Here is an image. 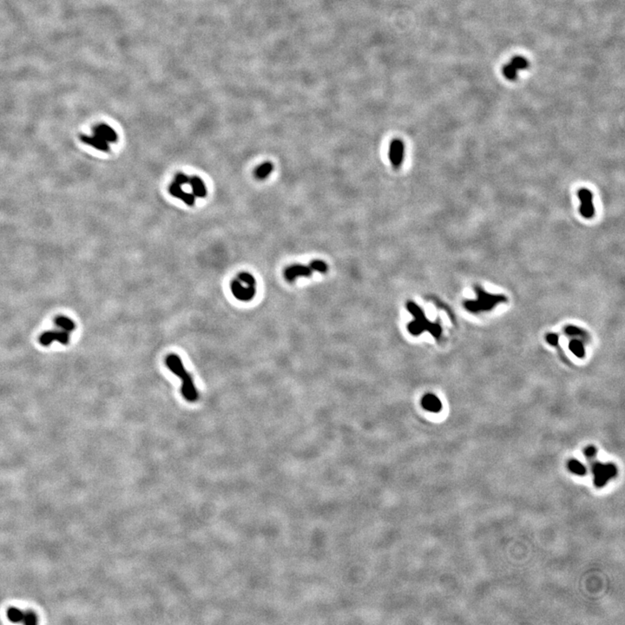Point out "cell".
<instances>
[{"instance_id":"6da1fadb","label":"cell","mask_w":625,"mask_h":625,"mask_svg":"<svg viewBox=\"0 0 625 625\" xmlns=\"http://www.w3.org/2000/svg\"><path fill=\"white\" fill-rule=\"evenodd\" d=\"M165 364L168 370L172 371L178 378L182 380V394L188 402H196L199 398V392L194 384V380L190 374L185 368L181 358L176 354H170L165 359Z\"/></svg>"},{"instance_id":"7a4b0ae2","label":"cell","mask_w":625,"mask_h":625,"mask_svg":"<svg viewBox=\"0 0 625 625\" xmlns=\"http://www.w3.org/2000/svg\"><path fill=\"white\" fill-rule=\"evenodd\" d=\"M406 308L409 312L414 317V320L409 323L408 329L412 336H420L422 332L428 331L432 336L438 339L442 334V328L437 323L430 322L424 316L422 308L412 302H408Z\"/></svg>"},{"instance_id":"3957f363","label":"cell","mask_w":625,"mask_h":625,"mask_svg":"<svg viewBox=\"0 0 625 625\" xmlns=\"http://www.w3.org/2000/svg\"><path fill=\"white\" fill-rule=\"evenodd\" d=\"M231 293L239 302H248L256 294V280L253 274L248 272L239 274L230 285Z\"/></svg>"},{"instance_id":"277c9868","label":"cell","mask_w":625,"mask_h":625,"mask_svg":"<svg viewBox=\"0 0 625 625\" xmlns=\"http://www.w3.org/2000/svg\"><path fill=\"white\" fill-rule=\"evenodd\" d=\"M475 292L477 294V298H476L477 300H466L464 303L466 310L474 314L490 311V310H494L498 304L506 302V296L501 294H492L487 293L480 286H475Z\"/></svg>"},{"instance_id":"5b68a950","label":"cell","mask_w":625,"mask_h":625,"mask_svg":"<svg viewBox=\"0 0 625 625\" xmlns=\"http://www.w3.org/2000/svg\"><path fill=\"white\" fill-rule=\"evenodd\" d=\"M592 472L594 474V484L598 488L604 486L610 480L616 477L618 474V469L616 466L612 463L602 464L596 462L593 464Z\"/></svg>"},{"instance_id":"8992f818","label":"cell","mask_w":625,"mask_h":625,"mask_svg":"<svg viewBox=\"0 0 625 625\" xmlns=\"http://www.w3.org/2000/svg\"><path fill=\"white\" fill-rule=\"evenodd\" d=\"M578 196L579 200L581 202V205L579 208L580 214L586 219L592 218L595 214V208H594L592 202V192L588 188H582L579 190Z\"/></svg>"},{"instance_id":"52a82bcc","label":"cell","mask_w":625,"mask_h":625,"mask_svg":"<svg viewBox=\"0 0 625 625\" xmlns=\"http://www.w3.org/2000/svg\"><path fill=\"white\" fill-rule=\"evenodd\" d=\"M389 160L392 167L398 168L405 158V144L400 139L395 138L390 142L388 152Z\"/></svg>"},{"instance_id":"ba28073f","label":"cell","mask_w":625,"mask_h":625,"mask_svg":"<svg viewBox=\"0 0 625 625\" xmlns=\"http://www.w3.org/2000/svg\"><path fill=\"white\" fill-rule=\"evenodd\" d=\"M70 340V332L62 331L61 329L47 331V332H43L40 337V344L44 346L52 345L55 342H60L62 345H67L69 344Z\"/></svg>"},{"instance_id":"9c48e42d","label":"cell","mask_w":625,"mask_h":625,"mask_svg":"<svg viewBox=\"0 0 625 625\" xmlns=\"http://www.w3.org/2000/svg\"><path fill=\"white\" fill-rule=\"evenodd\" d=\"M312 274V270L310 266L302 264H294L284 270V277L288 282H294L298 277H310Z\"/></svg>"},{"instance_id":"30bf717a","label":"cell","mask_w":625,"mask_h":625,"mask_svg":"<svg viewBox=\"0 0 625 625\" xmlns=\"http://www.w3.org/2000/svg\"><path fill=\"white\" fill-rule=\"evenodd\" d=\"M93 135L98 136L107 142H116L118 140V136L115 130L106 124H99L93 128Z\"/></svg>"},{"instance_id":"8fae6325","label":"cell","mask_w":625,"mask_h":625,"mask_svg":"<svg viewBox=\"0 0 625 625\" xmlns=\"http://www.w3.org/2000/svg\"><path fill=\"white\" fill-rule=\"evenodd\" d=\"M168 191L172 194V196L178 198L179 200H182L185 204H187L188 206H194L196 204V196L192 193H188L184 190L182 188L181 185L178 184L176 182L173 181L172 184L168 187Z\"/></svg>"},{"instance_id":"7c38bea8","label":"cell","mask_w":625,"mask_h":625,"mask_svg":"<svg viewBox=\"0 0 625 625\" xmlns=\"http://www.w3.org/2000/svg\"><path fill=\"white\" fill-rule=\"evenodd\" d=\"M80 140L86 144L102 152H110L109 142L102 140L96 136L80 135Z\"/></svg>"},{"instance_id":"4fadbf2b","label":"cell","mask_w":625,"mask_h":625,"mask_svg":"<svg viewBox=\"0 0 625 625\" xmlns=\"http://www.w3.org/2000/svg\"><path fill=\"white\" fill-rule=\"evenodd\" d=\"M188 184L190 185L192 194H194L196 198H206L208 193L207 187H206V184H205V182H204V180L202 178H199L198 176H190Z\"/></svg>"},{"instance_id":"5bb4252c","label":"cell","mask_w":625,"mask_h":625,"mask_svg":"<svg viewBox=\"0 0 625 625\" xmlns=\"http://www.w3.org/2000/svg\"><path fill=\"white\" fill-rule=\"evenodd\" d=\"M422 405L426 411L432 412H438L440 411L442 408L440 400L432 394H428L424 395L422 400Z\"/></svg>"},{"instance_id":"9a60e30c","label":"cell","mask_w":625,"mask_h":625,"mask_svg":"<svg viewBox=\"0 0 625 625\" xmlns=\"http://www.w3.org/2000/svg\"><path fill=\"white\" fill-rule=\"evenodd\" d=\"M274 170V164L270 162H265L264 164L259 165L256 170H254V176L258 180H264L270 176Z\"/></svg>"},{"instance_id":"2e32d148","label":"cell","mask_w":625,"mask_h":625,"mask_svg":"<svg viewBox=\"0 0 625 625\" xmlns=\"http://www.w3.org/2000/svg\"><path fill=\"white\" fill-rule=\"evenodd\" d=\"M55 325L62 331L70 332L76 328L75 323L72 320L66 316H58L55 319Z\"/></svg>"},{"instance_id":"e0dca14e","label":"cell","mask_w":625,"mask_h":625,"mask_svg":"<svg viewBox=\"0 0 625 625\" xmlns=\"http://www.w3.org/2000/svg\"><path fill=\"white\" fill-rule=\"evenodd\" d=\"M569 348L578 358H582L586 354L584 344L579 340L574 339L570 340L569 343Z\"/></svg>"},{"instance_id":"ac0fdd59","label":"cell","mask_w":625,"mask_h":625,"mask_svg":"<svg viewBox=\"0 0 625 625\" xmlns=\"http://www.w3.org/2000/svg\"><path fill=\"white\" fill-rule=\"evenodd\" d=\"M568 468L572 474L578 475V476H584L587 474V469L586 466L576 460H570L568 462Z\"/></svg>"},{"instance_id":"d6986e66","label":"cell","mask_w":625,"mask_h":625,"mask_svg":"<svg viewBox=\"0 0 625 625\" xmlns=\"http://www.w3.org/2000/svg\"><path fill=\"white\" fill-rule=\"evenodd\" d=\"M24 616V612L18 608H10L7 610V618L10 620V622L18 624V622H23Z\"/></svg>"},{"instance_id":"ffe728a7","label":"cell","mask_w":625,"mask_h":625,"mask_svg":"<svg viewBox=\"0 0 625 625\" xmlns=\"http://www.w3.org/2000/svg\"><path fill=\"white\" fill-rule=\"evenodd\" d=\"M310 266L311 268V270H312V272L316 271V272H319V273L325 274L328 270V264L325 262L320 260H312V262H310Z\"/></svg>"},{"instance_id":"44dd1931","label":"cell","mask_w":625,"mask_h":625,"mask_svg":"<svg viewBox=\"0 0 625 625\" xmlns=\"http://www.w3.org/2000/svg\"><path fill=\"white\" fill-rule=\"evenodd\" d=\"M503 73L504 76L509 80H516L518 76V70L512 64L504 66Z\"/></svg>"},{"instance_id":"7402d4cb","label":"cell","mask_w":625,"mask_h":625,"mask_svg":"<svg viewBox=\"0 0 625 625\" xmlns=\"http://www.w3.org/2000/svg\"><path fill=\"white\" fill-rule=\"evenodd\" d=\"M510 64L516 68L518 70L526 69L529 66V62L523 56H514V58L510 61Z\"/></svg>"},{"instance_id":"603a6c76","label":"cell","mask_w":625,"mask_h":625,"mask_svg":"<svg viewBox=\"0 0 625 625\" xmlns=\"http://www.w3.org/2000/svg\"><path fill=\"white\" fill-rule=\"evenodd\" d=\"M23 624L26 625H34L38 624V616L32 610L24 612Z\"/></svg>"},{"instance_id":"cb8c5ba5","label":"cell","mask_w":625,"mask_h":625,"mask_svg":"<svg viewBox=\"0 0 625 625\" xmlns=\"http://www.w3.org/2000/svg\"><path fill=\"white\" fill-rule=\"evenodd\" d=\"M174 182L178 184L181 185V186H182V185L188 184V182H190V176H187V174H184V173H178V174L174 176Z\"/></svg>"},{"instance_id":"d4e9b609","label":"cell","mask_w":625,"mask_h":625,"mask_svg":"<svg viewBox=\"0 0 625 625\" xmlns=\"http://www.w3.org/2000/svg\"><path fill=\"white\" fill-rule=\"evenodd\" d=\"M566 332L568 336H582V337H584V332H582V330L578 328H576V326H567L566 328Z\"/></svg>"},{"instance_id":"484cf974","label":"cell","mask_w":625,"mask_h":625,"mask_svg":"<svg viewBox=\"0 0 625 625\" xmlns=\"http://www.w3.org/2000/svg\"><path fill=\"white\" fill-rule=\"evenodd\" d=\"M547 342L552 346H556L558 343V336L555 334H550L546 337Z\"/></svg>"},{"instance_id":"4316f807","label":"cell","mask_w":625,"mask_h":625,"mask_svg":"<svg viewBox=\"0 0 625 625\" xmlns=\"http://www.w3.org/2000/svg\"><path fill=\"white\" fill-rule=\"evenodd\" d=\"M584 452V455H586V457L593 458L596 454V449L594 446H590L586 448Z\"/></svg>"}]
</instances>
